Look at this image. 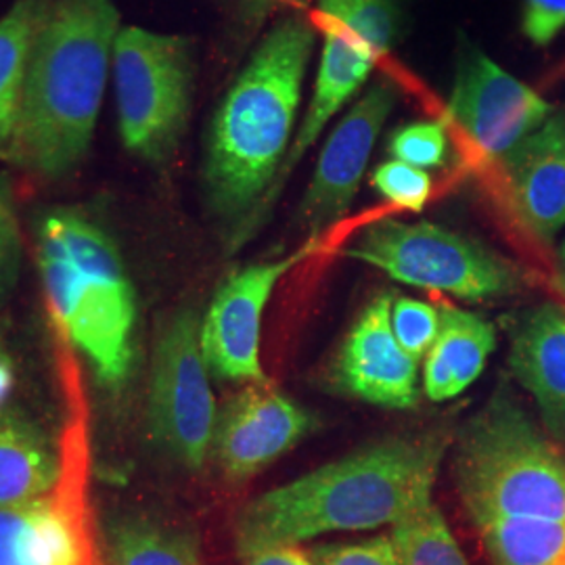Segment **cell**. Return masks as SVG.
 Here are the masks:
<instances>
[{
    "mask_svg": "<svg viewBox=\"0 0 565 565\" xmlns=\"http://www.w3.org/2000/svg\"><path fill=\"white\" fill-rule=\"evenodd\" d=\"M291 2H296V0H245V4H247V11H249V18H263L264 13H268V11H273V9H277V7H282V4H291Z\"/></svg>",
    "mask_w": 565,
    "mask_h": 565,
    "instance_id": "obj_32",
    "label": "cell"
},
{
    "mask_svg": "<svg viewBox=\"0 0 565 565\" xmlns=\"http://www.w3.org/2000/svg\"><path fill=\"white\" fill-rule=\"evenodd\" d=\"M36 263L55 333L120 396L139 361V302L114 237L78 207H53L36 228Z\"/></svg>",
    "mask_w": 565,
    "mask_h": 565,
    "instance_id": "obj_4",
    "label": "cell"
},
{
    "mask_svg": "<svg viewBox=\"0 0 565 565\" xmlns=\"http://www.w3.org/2000/svg\"><path fill=\"white\" fill-rule=\"evenodd\" d=\"M565 30V0H524L522 32L536 46H548Z\"/></svg>",
    "mask_w": 565,
    "mask_h": 565,
    "instance_id": "obj_29",
    "label": "cell"
},
{
    "mask_svg": "<svg viewBox=\"0 0 565 565\" xmlns=\"http://www.w3.org/2000/svg\"><path fill=\"white\" fill-rule=\"evenodd\" d=\"M120 30L114 0H55L34 44L2 162L46 181L78 170L93 145Z\"/></svg>",
    "mask_w": 565,
    "mask_h": 565,
    "instance_id": "obj_3",
    "label": "cell"
},
{
    "mask_svg": "<svg viewBox=\"0 0 565 565\" xmlns=\"http://www.w3.org/2000/svg\"><path fill=\"white\" fill-rule=\"evenodd\" d=\"M308 555L317 565H401L390 536L354 545H319Z\"/></svg>",
    "mask_w": 565,
    "mask_h": 565,
    "instance_id": "obj_28",
    "label": "cell"
},
{
    "mask_svg": "<svg viewBox=\"0 0 565 565\" xmlns=\"http://www.w3.org/2000/svg\"><path fill=\"white\" fill-rule=\"evenodd\" d=\"M509 366L536 401L546 431L565 443V306L543 302L513 329Z\"/></svg>",
    "mask_w": 565,
    "mask_h": 565,
    "instance_id": "obj_17",
    "label": "cell"
},
{
    "mask_svg": "<svg viewBox=\"0 0 565 565\" xmlns=\"http://www.w3.org/2000/svg\"><path fill=\"white\" fill-rule=\"evenodd\" d=\"M103 565H203L193 532L145 513H116L99 527Z\"/></svg>",
    "mask_w": 565,
    "mask_h": 565,
    "instance_id": "obj_20",
    "label": "cell"
},
{
    "mask_svg": "<svg viewBox=\"0 0 565 565\" xmlns=\"http://www.w3.org/2000/svg\"><path fill=\"white\" fill-rule=\"evenodd\" d=\"M61 446L18 408L0 406V507L23 505L61 478Z\"/></svg>",
    "mask_w": 565,
    "mask_h": 565,
    "instance_id": "obj_19",
    "label": "cell"
},
{
    "mask_svg": "<svg viewBox=\"0 0 565 565\" xmlns=\"http://www.w3.org/2000/svg\"><path fill=\"white\" fill-rule=\"evenodd\" d=\"M557 281L565 291V242L562 243V247L557 252Z\"/></svg>",
    "mask_w": 565,
    "mask_h": 565,
    "instance_id": "obj_33",
    "label": "cell"
},
{
    "mask_svg": "<svg viewBox=\"0 0 565 565\" xmlns=\"http://www.w3.org/2000/svg\"><path fill=\"white\" fill-rule=\"evenodd\" d=\"M452 471L473 525L492 520L565 524V443L545 434L505 392L463 425Z\"/></svg>",
    "mask_w": 565,
    "mask_h": 565,
    "instance_id": "obj_5",
    "label": "cell"
},
{
    "mask_svg": "<svg viewBox=\"0 0 565 565\" xmlns=\"http://www.w3.org/2000/svg\"><path fill=\"white\" fill-rule=\"evenodd\" d=\"M390 539L401 565H469L434 501L401 518L392 525Z\"/></svg>",
    "mask_w": 565,
    "mask_h": 565,
    "instance_id": "obj_23",
    "label": "cell"
},
{
    "mask_svg": "<svg viewBox=\"0 0 565 565\" xmlns=\"http://www.w3.org/2000/svg\"><path fill=\"white\" fill-rule=\"evenodd\" d=\"M390 294L369 303L343 338L329 369L331 384L350 398L384 408H413L419 403V361L392 331Z\"/></svg>",
    "mask_w": 565,
    "mask_h": 565,
    "instance_id": "obj_15",
    "label": "cell"
},
{
    "mask_svg": "<svg viewBox=\"0 0 565 565\" xmlns=\"http://www.w3.org/2000/svg\"><path fill=\"white\" fill-rule=\"evenodd\" d=\"M499 163L515 218L527 235L551 245L565 226V111L555 109Z\"/></svg>",
    "mask_w": 565,
    "mask_h": 565,
    "instance_id": "obj_16",
    "label": "cell"
},
{
    "mask_svg": "<svg viewBox=\"0 0 565 565\" xmlns=\"http://www.w3.org/2000/svg\"><path fill=\"white\" fill-rule=\"evenodd\" d=\"M343 256L404 285L482 302L522 291L524 270L478 239L434 223L384 218L369 224Z\"/></svg>",
    "mask_w": 565,
    "mask_h": 565,
    "instance_id": "obj_8",
    "label": "cell"
},
{
    "mask_svg": "<svg viewBox=\"0 0 565 565\" xmlns=\"http://www.w3.org/2000/svg\"><path fill=\"white\" fill-rule=\"evenodd\" d=\"M53 4L55 0H15L0 20V160L13 139L34 44Z\"/></svg>",
    "mask_w": 565,
    "mask_h": 565,
    "instance_id": "obj_21",
    "label": "cell"
},
{
    "mask_svg": "<svg viewBox=\"0 0 565 565\" xmlns=\"http://www.w3.org/2000/svg\"><path fill=\"white\" fill-rule=\"evenodd\" d=\"M216 415L202 352V319L193 306H182L163 319L156 333L147 434L172 463L200 473L212 455Z\"/></svg>",
    "mask_w": 565,
    "mask_h": 565,
    "instance_id": "obj_10",
    "label": "cell"
},
{
    "mask_svg": "<svg viewBox=\"0 0 565 565\" xmlns=\"http://www.w3.org/2000/svg\"><path fill=\"white\" fill-rule=\"evenodd\" d=\"M60 342V373L70 415L61 436L57 486L23 505L0 507V565H103L90 505L88 406L72 345Z\"/></svg>",
    "mask_w": 565,
    "mask_h": 565,
    "instance_id": "obj_6",
    "label": "cell"
},
{
    "mask_svg": "<svg viewBox=\"0 0 565 565\" xmlns=\"http://www.w3.org/2000/svg\"><path fill=\"white\" fill-rule=\"evenodd\" d=\"M319 239H308L281 260L249 264L228 275L216 289L202 319V352L210 375L235 384H264L260 335L264 310L282 277L315 254Z\"/></svg>",
    "mask_w": 565,
    "mask_h": 565,
    "instance_id": "obj_12",
    "label": "cell"
},
{
    "mask_svg": "<svg viewBox=\"0 0 565 565\" xmlns=\"http://www.w3.org/2000/svg\"><path fill=\"white\" fill-rule=\"evenodd\" d=\"M403 23V0H315V25L323 34L321 63L302 124L275 184L273 203L329 121L361 95L375 63L401 39Z\"/></svg>",
    "mask_w": 565,
    "mask_h": 565,
    "instance_id": "obj_9",
    "label": "cell"
},
{
    "mask_svg": "<svg viewBox=\"0 0 565 565\" xmlns=\"http://www.w3.org/2000/svg\"><path fill=\"white\" fill-rule=\"evenodd\" d=\"M557 107L503 70L469 39L461 36L448 114L490 160L507 153L541 128Z\"/></svg>",
    "mask_w": 565,
    "mask_h": 565,
    "instance_id": "obj_11",
    "label": "cell"
},
{
    "mask_svg": "<svg viewBox=\"0 0 565 565\" xmlns=\"http://www.w3.org/2000/svg\"><path fill=\"white\" fill-rule=\"evenodd\" d=\"M317 32L315 21L302 13L277 21L212 116L205 135L203 198L228 249L249 242L273 207V191L296 137Z\"/></svg>",
    "mask_w": 565,
    "mask_h": 565,
    "instance_id": "obj_1",
    "label": "cell"
},
{
    "mask_svg": "<svg viewBox=\"0 0 565 565\" xmlns=\"http://www.w3.org/2000/svg\"><path fill=\"white\" fill-rule=\"evenodd\" d=\"M371 184L385 202L415 214L424 212L425 203L429 202L431 195L429 174L401 160L380 163L371 174Z\"/></svg>",
    "mask_w": 565,
    "mask_h": 565,
    "instance_id": "obj_25",
    "label": "cell"
},
{
    "mask_svg": "<svg viewBox=\"0 0 565 565\" xmlns=\"http://www.w3.org/2000/svg\"><path fill=\"white\" fill-rule=\"evenodd\" d=\"M317 419L270 382L243 385L216 415L212 455L224 478L242 484L300 445Z\"/></svg>",
    "mask_w": 565,
    "mask_h": 565,
    "instance_id": "obj_14",
    "label": "cell"
},
{
    "mask_svg": "<svg viewBox=\"0 0 565 565\" xmlns=\"http://www.w3.org/2000/svg\"><path fill=\"white\" fill-rule=\"evenodd\" d=\"M494 348L497 331L484 317L443 306L438 338L425 354V396L434 403L459 396L482 375Z\"/></svg>",
    "mask_w": 565,
    "mask_h": 565,
    "instance_id": "obj_18",
    "label": "cell"
},
{
    "mask_svg": "<svg viewBox=\"0 0 565 565\" xmlns=\"http://www.w3.org/2000/svg\"><path fill=\"white\" fill-rule=\"evenodd\" d=\"M440 308L415 298H398L392 303V331L404 350L417 361L425 359L438 338Z\"/></svg>",
    "mask_w": 565,
    "mask_h": 565,
    "instance_id": "obj_26",
    "label": "cell"
},
{
    "mask_svg": "<svg viewBox=\"0 0 565 565\" xmlns=\"http://www.w3.org/2000/svg\"><path fill=\"white\" fill-rule=\"evenodd\" d=\"M396 99L392 82H373L327 137L298 210V224L308 239H319L348 214Z\"/></svg>",
    "mask_w": 565,
    "mask_h": 565,
    "instance_id": "obj_13",
    "label": "cell"
},
{
    "mask_svg": "<svg viewBox=\"0 0 565 565\" xmlns=\"http://www.w3.org/2000/svg\"><path fill=\"white\" fill-rule=\"evenodd\" d=\"M111 63L126 151L151 166H166L177 156L191 118L193 42L179 34L124 25Z\"/></svg>",
    "mask_w": 565,
    "mask_h": 565,
    "instance_id": "obj_7",
    "label": "cell"
},
{
    "mask_svg": "<svg viewBox=\"0 0 565 565\" xmlns=\"http://www.w3.org/2000/svg\"><path fill=\"white\" fill-rule=\"evenodd\" d=\"M13 385H15V366L0 335V406L7 403V396L11 394Z\"/></svg>",
    "mask_w": 565,
    "mask_h": 565,
    "instance_id": "obj_31",
    "label": "cell"
},
{
    "mask_svg": "<svg viewBox=\"0 0 565 565\" xmlns=\"http://www.w3.org/2000/svg\"><path fill=\"white\" fill-rule=\"evenodd\" d=\"M23 239L7 179L0 174V306L11 298L20 281Z\"/></svg>",
    "mask_w": 565,
    "mask_h": 565,
    "instance_id": "obj_27",
    "label": "cell"
},
{
    "mask_svg": "<svg viewBox=\"0 0 565 565\" xmlns=\"http://www.w3.org/2000/svg\"><path fill=\"white\" fill-rule=\"evenodd\" d=\"M476 527L492 565H565V524L492 520Z\"/></svg>",
    "mask_w": 565,
    "mask_h": 565,
    "instance_id": "obj_22",
    "label": "cell"
},
{
    "mask_svg": "<svg viewBox=\"0 0 565 565\" xmlns=\"http://www.w3.org/2000/svg\"><path fill=\"white\" fill-rule=\"evenodd\" d=\"M446 450L443 431L387 438L264 492L235 518L237 555L396 524L434 501Z\"/></svg>",
    "mask_w": 565,
    "mask_h": 565,
    "instance_id": "obj_2",
    "label": "cell"
},
{
    "mask_svg": "<svg viewBox=\"0 0 565 565\" xmlns=\"http://www.w3.org/2000/svg\"><path fill=\"white\" fill-rule=\"evenodd\" d=\"M243 565H317L298 545L270 546L243 557Z\"/></svg>",
    "mask_w": 565,
    "mask_h": 565,
    "instance_id": "obj_30",
    "label": "cell"
},
{
    "mask_svg": "<svg viewBox=\"0 0 565 565\" xmlns=\"http://www.w3.org/2000/svg\"><path fill=\"white\" fill-rule=\"evenodd\" d=\"M392 160L415 166V168H438L448 156V137L440 121H413L392 132L387 141Z\"/></svg>",
    "mask_w": 565,
    "mask_h": 565,
    "instance_id": "obj_24",
    "label": "cell"
}]
</instances>
